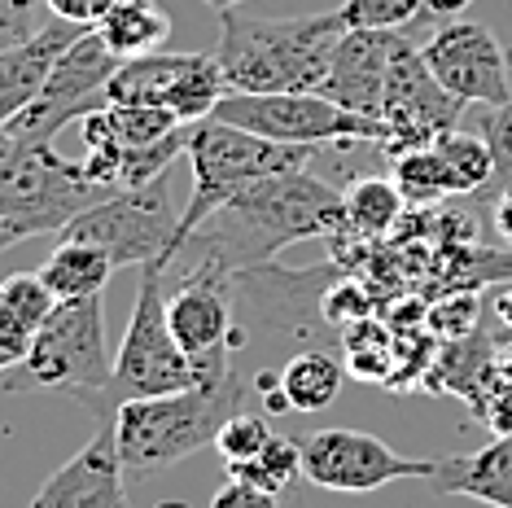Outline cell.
I'll return each instance as SVG.
<instances>
[{"instance_id": "23", "label": "cell", "mask_w": 512, "mask_h": 508, "mask_svg": "<svg viewBox=\"0 0 512 508\" xmlns=\"http://www.w3.org/2000/svg\"><path fill=\"white\" fill-rule=\"evenodd\" d=\"M342 202H346V233H359V237L390 233L407 211L403 189L390 176H359L342 193Z\"/></svg>"}, {"instance_id": "39", "label": "cell", "mask_w": 512, "mask_h": 508, "mask_svg": "<svg viewBox=\"0 0 512 508\" xmlns=\"http://www.w3.org/2000/svg\"><path fill=\"white\" fill-rule=\"evenodd\" d=\"M495 364H499V373H504L508 381H512V338L499 346V355H495Z\"/></svg>"}, {"instance_id": "15", "label": "cell", "mask_w": 512, "mask_h": 508, "mask_svg": "<svg viewBox=\"0 0 512 508\" xmlns=\"http://www.w3.org/2000/svg\"><path fill=\"white\" fill-rule=\"evenodd\" d=\"M27 508H127V473L114 421H97V434L62 469H53Z\"/></svg>"}, {"instance_id": "31", "label": "cell", "mask_w": 512, "mask_h": 508, "mask_svg": "<svg viewBox=\"0 0 512 508\" xmlns=\"http://www.w3.org/2000/svg\"><path fill=\"white\" fill-rule=\"evenodd\" d=\"M482 136H486V145H491V154H495L491 193H504V189H512V101L491 106V114H486V123H482Z\"/></svg>"}, {"instance_id": "27", "label": "cell", "mask_w": 512, "mask_h": 508, "mask_svg": "<svg viewBox=\"0 0 512 508\" xmlns=\"http://www.w3.org/2000/svg\"><path fill=\"white\" fill-rule=\"evenodd\" d=\"M0 307H5L27 333H36L57 311V298H53L49 285H44L40 272H14L0 281Z\"/></svg>"}, {"instance_id": "37", "label": "cell", "mask_w": 512, "mask_h": 508, "mask_svg": "<svg viewBox=\"0 0 512 508\" xmlns=\"http://www.w3.org/2000/svg\"><path fill=\"white\" fill-rule=\"evenodd\" d=\"M473 0H425V18H438V22H447V18H456L464 14Z\"/></svg>"}, {"instance_id": "2", "label": "cell", "mask_w": 512, "mask_h": 508, "mask_svg": "<svg viewBox=\"0 0 512 508\" xmlns=\"http://www.w3.org/2000/svg\"><path fill=\"white\" fill-rule=\"evenodd\" d=\"M346 36L342 14H219L215 62L228 92H320L333 49Z\"/></svg>"}, {"instance_id": "18", "label": "cell", "mask_w": 512, "mask_h": 508, "mask_svg": "<svg viewBox=\"0 0 512 508\" xmlns=\"http://www.w3.org/2000/svg\"><path fill=\"white\" fill-rule=\"evenodd\" d=\"M84 27H71V22H49L36 40L18 44V49H5L0 53V127L9 119H18L22 110L44 92L49 84V71L53 62L62 57V49L71 44Z\"/></svg>"}, {"instance_id": "30", "label": "cell", "mask_w": 512, "mask_h": 508, "mask_svg": "<svg viewBox=\"0 0 512 508\" xmlns=\"http://www.w3.org/2000/svg\"><path fill=\"white\" fill-rule=\"evenodd\" d=\"M49 5L44 0H0V53L5 49H18V44L36 40L49 22Z\"/></svg>"}, {"instance_id": "17", "label": "cell", "mask_w": 512, "mask_h": 508, "mask_svg": "<svg viewBox=\"0 0 512 508\" xmlns=\"http://www.w3.org/2000/svg\"><path fill=\"white\" fill-rule=\"evenodd\" d=\"M390 53H394V31H359L346 27L337 40L329 75H324L320 92L337 101L342 110L359 114V119L381 123L386 110V88H390Z\"/></svg>"}, {"instance_id": "12", "label": "cell", "mask_w": 512, "mask_h": 508, "mask_svg": "<svg viewBox=\"0 0 512 508\" xmlns=\"http://www.w3.org/2000/svg\"><path fill=\"white\" fill-rule=\"evenodd\" d=\"M434 79L464 106H504L512 101V49L491 27L469 18H447L421 44Z\"/></svg>"}, {"instance_id": "11", "label": "cell", "mask_w": 512, "mask_h": 508, "mask_svg": "<svg viewBox=\"0 0 512 508\" xmlns=\"http://www.w3.org/2000/svg\"><path fill=\"white\" fill-rule=\"evenodd\" d=\"M434 469L438 460L403 456L368 430H316L302 443V478L324 491L364 495L403 478H434Z\"/></svg>"}, {"instance_id": "1", "label": "cell", "mask_w": 512, "mask_h": 508, "mask_svg": "<svg viewBox=\"0 0 512 508\" xmlns=\"http://www.w3.org/2000/svg\"><path fill=\"white\" fill-rule=\"evenodd\" d=\"M333 233H346L342 193L302 167V171H285V176L246 184L197 233H189L176 259H189L184 268H211L224 276H241V272L263 268L267 259H276L294 241L333 237Z\"/></svg>"}, {"instance_id": "7", "label": "cell", "mask_w": 512, "mask_h": 508, "mask_svg": "<svg viewBox=\"0 0 512 508\" xmlns=\"http://www.w3.org/2000/svg\"><path fill=\"white\" fill-rule=\"evenodd\" d=\"M62 237L92 241L110 254L114 268H145V263H171L184 246L180 237V206L171 202L167 176L145 189H119L84 215L66 224Z\"/></svg>"}, {"instance_id": "29", "label": "cell", "mask_w": 512, "mask_h": 508, "mask_svg": "<svg viewBox=\"0 0 512 508\" xmlns=\"http://www.w3.org/2000/svg\"><path fill=\"white\" fill-rule=\"evenodd\" d=\"M267 438H272V425H267V417L237 408L224 425H219V434H215V452L224 456L228 465H241V460H254V456L263 452Z\"/></svg>"}, {"instance_id": "21", "label": "cell", "mask_w": 512, "mask_h": 508, "mask_svg": "<svg viewBox=\"0 0 512 508\" xmlns=\"http://www.w3.org/2000/svg\"><path fill=\"white\" fill-rule=\"evenodd\" d=\"M97 36L106 40L110 53H119L127 62V57L158 53L171 40V18L158 9V0H119L97 22Z\"/></svg>"}, {"instance_id": "8", "label": "cell", "mask_w": 512, "mask_h": 508, "mask_svg": "<svg viewBox=\"0 0 512 508\" xmlns=\"http://www.w3.org/2000/svg\"><path fill=\"white\" fill-rule=\"evenodd\" d=\"M211 119L285 145H386V127L342 110L324 92H224Z\"/></svg>"}, {"instance_id": "4", "label": "cell", "mask_w": 512, "mask_h": 508, "mask_svg": "<svg viewBox=\"0 0 512 508\" xmlns=\"http://www.w3.org/2000/svg\"><path fill=\"white\" fill-rule=\"evenodd\" d=\"M246 399V377H232L224 386H189L176 395L132 399L114 412L119 456L127 482H149L158 473L176 469L180 460L215 447V434Z\"/></svg>"}, {"instance_id": "19", "label": "cell", "mask_w": 512, "mask_h": 508, "mask_svg": "<svg viewBox=\"0 0 512 508\" xmlns=\"http://www.w3.org/2000/svg\"><path fill=\"white\" fill-rule=\"evenodd\" d=\"M429 482L438 495H469L491 508H512V434H499L469 456L438 460Z\"/></svg>"}, {"instance_id": "33", "label": "cell", "mask_w": 512, "mask_h": 508, "mask_svg": "<svg viewBox=\"0 0 512 508\" xmlns=\"http://www.w3.org/2000/svg\"><path fill=\"white\" fill-rule=\"evenodd\" d=\"M473 316H477V298H473V294H464V298H456V303L434 307L429 325H434L438 333H451V338H469V333L477 329V325H473Z\"/></svg>"}, {"instance_id": "9", "label": "cell", "mask_w": 512, "mask_h": 508, "mask_svg": "<svg viewBox=\"0 0 512 508\" xmlns=\"http://www.w3.org/2000/svg\"><path fill=\"white\" fill-rule=\"evenodd\" d=\"M27 377L44 390H71L84 403L97 395L114 373L110 355V333H106V303L84 298V303H57V311L31 333Z\"/></svg>"}, {"instance_id": "20", "label": "cell", "mask_w": 512, "mask_h": 508, "mask_svg": "<svg viewBox=\"0 0 512 508\" xmlns=\"http://www.w3.org/2000/svg\"><path fill=\"white\" fill-rule=\"evenodd\" d=\"M114 263L110 254L101 246H92V241H79V237H62L53 246V254L44 259V285L53 290L57 303H84V298H97L106 290Z\"/></svg>"}, {"instance_id": "36", "label": "cell", "mask_w": 512, "mask_h": 508, "mask_svg": "<svg viewBox=\"0 0 512 508\" xmlns=\"http://www.w3.org/2000/svg\"><path fill=\"white\" fill-rule=\"evenodd\" d=\"M491 224H495V233L512 246V189L495 193V202H491Z\"/></svg>"}, {"instance_id": "22", "label": "cell", "mask_w": 512, "mask_h": 508, "mask_svg": "<svg viewBox=\"0 0 512 508\" xmlns=\"http://www.w3.org/2000/svg\"><path fill=\"white\" fill-rule=\"evenodd\" d=\"M342 377L346 373H342V364H337V355L324 351V346L289 355L281 368V390L289 399V412H320V408H329V403H337Z\"/></svg>"}, {"instance_id": "26", "label": "cell", "mask_w": 512, "mask_h": 508, "mask_svg": "<svg viewBox=\"0 0 512 508\" xmlns=\"http://www.w3.org/2000/svg\"><path fill=\"white\" fill-rule=\"evenodd\" d=\"M302 473V443H294L289 434H272L267 447L254 460H241V465H228V478L254 482V487H267L281 495L289 482Z\"/></svg>"}, {"instance_id": "38", "label": "cell", "mask_w": 512, "mask_h": 508, "mask_svg": "<svg viewBox=\"0 0 512 508\" xmlns=\"http://www.w3.org/2000/svg\"><path fill=\"white\" fill-rule=\"evenodd\" d=\"M495 316L504 320V325L512 329V285H504V290L495 294Z\"/></svg>"}, {"instance_id": "40", "label": "cell", "mask_w": 512, "mask_h": 508, "mask_svg": "<svg viewBox=\"0 0 512 508\" xmlns=\"http://www.w3.org/2000/svg\"><path fill=\"white\" fill-rule=\"evenodd\" d=\"M206 5H211L215 14H224V9H237V5H246V0H206Z\"/></svg>"}, {"instance_id": "13", "label": "cell", "mask_w": 512, "mask_h": 508, "mask_svg": "<svg viewBox=\"0 0 512 508\" xmlns=\"http://www.w3.org/2000/svg\"><path fill=\"white\" fill-rule=\"evenodd\" d=\"M464 101H456L447 88L434 79L425 66V53L416 49L403 31H394V53H390V88H386V110H381V127H386V154H403L416 145H434L456 127Z\"/></svg>"}, {"instance_id": "24", "label": "cell", "mask_w": 512, "mask_h": 508, "mask_svg": "<svg viewBox=\"0 0 512 508\" xmlns=\"http://www.w3.org/2000/svg\"><path fill=\"white\" fill-rule=\"evenodd\" d=\"M434 145H438V154H442V167H447L451 198H469V193L491 189V180H495V154H491V145H486V136L456 132V127H451V132L438 136Z\"/></svg>"}, {"instance_id": "41", "label": "cell", "mask_w": 512, "mask_h": 508, "mask_svg": "<svg viewBox=\"0 0 512 508\" xmlns=\"http://www.w3.org/2000/svg\"><path fill=\"white\" fill-rule=\"evenodd\" d=\"M154 508H193V504H184V500H162V504H154Z\"/></svg>"}, {"instance_id": "14", "label": "cell", "mask_w": 512, "mask_h": 508, "mask_svg": "<svg viewBox=\"0 0 512 508\" xmlns=\"http://www.w3.org/2000/svg\"><path fill=\"white\" fill-rule=\"evenodd\" d=\"M119 62L123 57L106 49V40L97 36V27H84L62 49V57L53 62L44 92L9 123L22 127V132H36V136H57L71 119H84V114L106 106L101 92H106L110 75L119 71Z\"/></svg>"}, {"instance_id": "16", "label": "cell", "mask_w": 512, "mask_h": 508, "mask_svg": "<svg viewBox=\"0 0 512 508\" xmlns=\"http://www.w3.org/2000/svg\"><path fill=\"white\" fill-rule=\"evenodd\" d=\"M176 127H189L180 119H171L167 110H154V106H101L84 114V145H88V158H84V171L101 189L119 193V180H123V167L132 154H141L145 145L171 136Z\"/></svg>"}, {"instance_id": "34", "label": "cell", "mask_w": 512, "mask_h": 508, "mask_svg": "<svg viewBox=\"0 0 512 508\" xmlns=\"http://www.w3.org/2000/svg\"><path fill=\"white\" fill-rule=\"evenodd\" d=\"M44 5H49V14L57 22H71V27H97V22L106 18L119 0H44Z\"/></svg>"}, {"instance_id": "25", "label": "cell", "mask_w": 512, "mask_h": 508, "mask_svg": "<svg viewBox=\"0 0 512 508\" xmlns=\"http://www.w3.org/2000/svg\"><path fill=\"white\" fill-rule=\"evenodd\" d=\"M390 180L403 189L407 206H429L451 198V180L447 167H442L438 145H416L403 149V154H390Z\"/></svg>"}, {"instance_id": "32", "label": "cell", "mask_w": 512, "mask_h": 508, "mask_svg": "<svg viewBox=\"0 0 512 508\" xmlns=\"http://www.w3.org/2000/svg\"><path fill=\"white\" fill-rule=\"evenodd\" d=\"M211 508H281V504H276V491L254 487V482H241V478H228L224 487L211 495Z\"/></svg>"}, {"instance_id": "3", "label": "cell", "mask_w": 512, "mask_h": 508, "mask_svg": "<svg viewBox=\"0 0 512 508\" xmlns=\"http://www.w3.org/2000/svg\"><path fill=\"white\" fill-rule=\"evenodd\" d=\"M57 136H36L22 127H0V250L27 237L66 233L75 215L110 198L84 163L57 154Z\"/></svg>"}, {"instance_id": "6", "label": "cell", "mask_w": 512, "mask_h": 508, "mask_svg": "<svg viewBox=\"0 0 512 508\" xmlns=\"http://www.w3.org/2000/svg\"><path fill=\"white\" fill-rule=\"evenodd\" d=\"M184 158H189V167H193V193L180 211V237L189 241V233H197V228L224 202L237 198L246 184L267 180V176H285V171H302L311 163V145L267 141V136H254L246 127L202 119L189 127V149H184Z\"/></svg>"}, {"instance_id": "35", "label": "cell", "mask_w": 512, "mask_h": 508, "mask_svg": "<svg viewBox=\"0 0 512 508\" xmlns=\"http://www.w3.org/2000/svg\"><path fill=\"white\" fill-rule=\"evenodd\" d=\"M27 351H31V333L22 329L5 307H0V373L27 360Z\"/></svg>"}, {"instance_id": "28", "label": "cell", "mask_w": 512, "mask_h": 508, "mask_svg": "<svg viewBox=\"0 0 512 508\" xmlns=\"http://www.w3.org/2000/svg\"><path fill=\"white\" fill-rule=\"evenodd\" d=\"M337 14L359 31H403L407 22L425 18V0H346Z\"/></svg>"}, {"instance_id": "10", "label": "cell", "mask_w": 512, "mask_h": 508, "mask_svg": "<svg viewBox=\"0 0 512 508\" xmlns=\"http://www.w3.org/2000/svg\"><path fill=\"white\" fill-rule=\"evenodd\" d=\"M228 92L215 53H145L119 62L101 101L106 106H154L180 123L211 119L219 97Z\"/></svg>"}, {"instance_id": "5", "label": "cell", "mask_w": 512, "mask_h": 508, "mask_svg": "<svg viewBox=\"0 0 512 508\" xmlns=\"http://www.w3.org/2000/svg\"><path fill=\"white\" fill-rule=\"evenodd\" d=\"M167 263H145L136 307L127 320L123 346L114 351V373L97 395L84 399L97 421H114V412L132 399H158L197 386V368L167 325Z\"/></svg>"}]
</instances>
